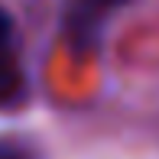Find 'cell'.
<instances>
[{
    "label": "cell",
    "mask_w": 159,
    "mask_h": 159,
    "mask_svg": "<svg viewBox=\"0 0 159 159\" xmlns=\"http://www.w3.org/2000/svg\"><path fill=\"white\" fill-rule=\"evenodd\" d=\"M0 159H42V153L30 140L20 136H0Z\"/></svg>",
    "instance_id": "obj_3"
},
{
    "label": "cell",
    "mask_w": 159,
    "mask_h": 159,
    "mask_svg": "<svg viewBox=\"0 0 159 159\" xmlns=\"http://www.w3.org/2000/svg\"><path fill=\"white\" fill-rule=\"evenodd\" d=\"M26 75L20 68V62L13 59L10 46L0 49V111L3 107H16L26 101Z\"/></svg>",
    "instance_id": "obj_2"
},
{
    "label": "cell",
    "mask_w": 159,
    "mask_h": 159,
    "mask_svg": "<svg viewBox=\"0 0 159 159\" xmlns=\"http://www.w3.org/2000/svg\"><path fill=\"white\" fill-rule=\"evenodd\" d=\"M10 36H13V20H10V13L0 7V49L10 46Z\"/></svg>",
    "instance_id": "obj_4"
},
{
    "label": "cell",
    "mask_w": 159,
    "mask_h": 159,
    "mask_svg": "<svg viewBox=\"0 0 159 159\" xmlns=\"http://www.w3.org/2000/svg\"><path fill=\"white\" fill-rule=\"evenodd\" d=\"M130 0H65L62 10V33L75 52H94L104 39V30L117 10Z\"/></svg>",
    "instance_id": "obj_1"
}]
</instances>
